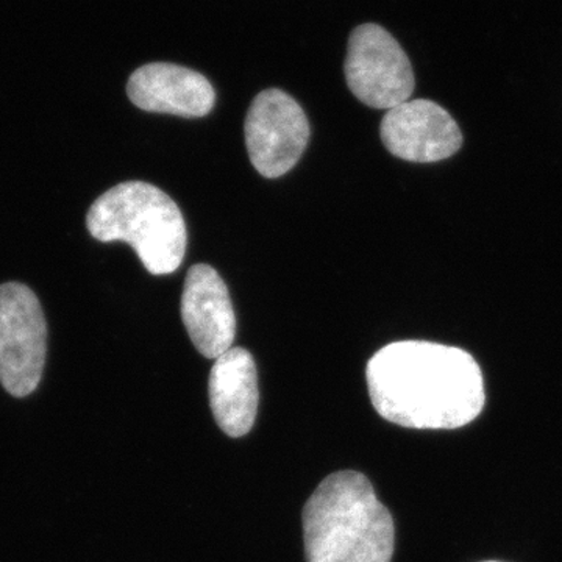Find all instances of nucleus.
I'll use <instances>...</instances> for the list:
<instances>
[{
  "label": "nucleus",
  "mask_w": 562,
  "mask_h": 562,
  "mask_svg": "<svg viewBox=\"0 0 562 562\" xmlns=\"http://www.w3.org/2000/svg\"><path fill=\"white\" fill-rule=\"evenodd\" d=\"M375 412L414 430H454L486 403L479 362L458 347L398 341L376 351L366 368Z\"/></svg>",
  "instance_id": "obj_1"
},
{
  "label": "nucleus",
  "mask_w": 562,
  "mask_h": 562,
  "mask_svg": "<svg viewBox=\"0 0 562 562\" xmlns=\"http://www.w3.org/2000/svg\"><path fill=\"white\" fill-rule=\"evenodd\" d=\"M308 562H391L395 528L391 513L360 472L331 473L303 508Z\"/></svg>",
  "instance_id": "obj_2"
},
{
  "label": "nucleus",
  "mask_w": 562,
  "mask_h": 562,
  "mask_svg": "<svg viewBox=\"0 0 562 562\" xmlns=\"http://www.w3.org/2000/svg\"><path fill=\"white\" fill-rule=\"evenodd\" d=\"M87 225L98 241L131 244L151 276L176 272L187 254L179 205L144 181H125L102 194L88 211Z\"/></svg>",
  "instance_id": "obj_3"
},
{
  "label": "nucleus",
  "mask_w": 562,
  "mask_h": 562,
  "mask_svg": "<svg viewBox=\"0 0 562 562\" xmlns=\"http://www.w3.org/2000/svg\"><path fill=\"white\" fill-rule=\"evenodd\" d=\"M47 355V325L38 297L21 283L0 286V383L13 397L38 387Z\"/></svg>",
  "instance_id": "obj_4"
},
{
  "label": "nucleus",
  "mask_w": 562,
  "mask_h": 562,
  "mask_svg": "<svg viewBox=\"0 0 562 562\" xmlns=\"http://www.w3.org/2000/svg\"><path fill=\"white\" fill-rule=\"evenodd\" d=\"M344 72L355 98L376 110L409 101L416 87L408 55L379 24H362L351 32Z\"/></svg>",
  "instance_id": "obj_5"
},
{
  "label": "nucleus",
  "mask_w": 562,
  "mask_h": 562,
  "mask_svg": "<svg viewBox=\"0 0 562 562\" xmlns=\"http://www.w3.org/2000/svg\"><path fill=\"white\" fill-rule=\"evenodd\" d=\"M244 133L254 168L266 179H279L301 160L312 128L302 106L286 92L272 88L251 102Z\"/></svg>",
  "instance_id": "obj_6"
},
{
  "label": "nucleus",
  "mask_w": 562,
  "mask_h": 562,
  "mask_svg": "<svg viewBox=\"0 0 562 562\" xmlns=\"http://www.w3.org/2000/svg\"><path fill=\"white\" fill-rule=\"evenodd\" d=\"M380 136L390 154L412 162L447 160L462 146L460 125L449 111L427 99L406 101L387 110Z\"/></svg>",
  "instance_id": "obj_7"
},
{
  "label": "nucleus",
  "mask_w": 562,
  "mask_h": 562,
  "mask_svg": "<svg viewBox=\"0 0 562 562\" xmlns=\"http://www.w3.org/2000/svg\"><path fill=\"white\" fill-rule=\"evenodd\" d=\"M181 319L195 349L216 360L232 349L236 336L235 308L227 284L209 265L192 266L181 294Z\"/></svg>",
  "instance_id": "obj_8"
},
{
  "label": "nucleus",
  "mask_w": 562,
  "mask_h": 562,
  "mask_svg": "<svg viewBox=\"0 0 562 562\" xmlns=\"http://www.w3.org/2000/svg\"><path fill=\"white\" fill-rule=\"evenodd\" d=\"M127 94L140 110L187 120L206 116L216 103L209 79L198 70L172 63L140 66L128 79Z\"/></svg>",
  "instance_id": "obj_9"
},
{
  "label": "nucleus",
  "mask_w": 562,
  "mask_h": 562,
  "mask_svg": "<svg viewBox=\"0 0 562 562\" xmlns=\"http://www.w3.org/2000/svg\"><path fill=\"white\" fill-rule=\"evenodd\" d=\"M260 390L250 351L236 347L216 358L210 373V405L221 430L241 438L257 419Z\"/></svg>",
  "instance_id": "obj_10"
},
{
  "label": "nucleus",
  "mask_w": 562,
  "mask_h": 562,
  "mask_svg": "<svg viewBox=\"0 0 562 562\" xmlns=\"http://www.w3.org/2000/svg\"><path fill=\"white\" fill-rule=\"evenodd\" d=\"M484 562H498V561H484Z\"/></svg>",
  "instance_id": "obj_11"
}]
</instances>
